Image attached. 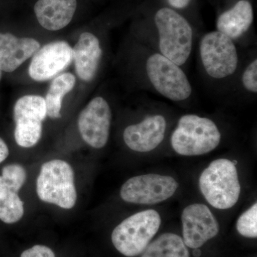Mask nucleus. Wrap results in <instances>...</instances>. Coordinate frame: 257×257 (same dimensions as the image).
Segmentation results:
<instances>
[{
    "mask_svg": "<svg viewBox=\"0 0 257 257\" xmlns=\"http://www.w3.org/2000/svg\"><path fill=\"white\" fill-rule=\"evenodd\" d=\"M0 77H1V69H0Z\"/></svg>",
    "mask_w": 257,
    "mask_h": 257,
    "instance_id": "nucleus-27",
    "label": "nucleus"
},
{
    "mask_svg": "<svg viewBox=\"0 0 257 257\" xmlns=\"http://www.w3.org/2000/svg\"><path fill=\"white\" fill-rule=\"evenodd\" d=\"M199 187L211 207L219 210H227L234 207L241 192L234 162L226 158L212 161L199 176Z\"/></svg>",
    "mask_w": 257,
    "mask_h": 257,
    "instance_id": "nucleus-5",
    "label": "nucleus"
},
{
    "mask_svg": "<svg viewBox=\"0 0 257 257\" xmlns=\"http://www.w3.org/2000/svg\"><path fill=\"white\" fill-rule=\"evenodd\" d=\"M198 60L206 82L219 92H232L242 61L237 44L217 30L199 39Z\"/></svg>",
    "mask_w": 257,
    "mask_h": 257,
    "instance_id": "nucleus-3",
    "label": "nucleus"
},
{
    "mask_svg": "<svg viewBox=\"0 0 257 257\" xmlns=\"http://www.w3.org/2000/svg\"><path fill=\"white\" fill-rule=\"evenodd\" d=\"M20 257H55V254L48 246L35 245L24 251Z\"/></svg>",
    "mask_w": 257,
    "mask_h": 257,
    "instance_id": "nucleus-24",
    "label": "nucleus"
},
{
    "mask_svg": "<svg viewBox=\"0 0 257 257\" xmlns=\"http://www.w3.org/2000/svg\"><path fill=\"white\" fill-rule=\"evenodd\" d=\"M222 133L215 120L197 114L180 116L171 133L173 151L184 157H198L214 151L220 145Z\"/></svg>",
    "mask_w": 257,
    "mask_h": 257,
    "instance_id": "nucleus-4",
    "label": "nucleus"
},
{
    "mask_svg": "<svg viewBox=\"0 0 257 257\" xmlns=\"http://www.w3.org/2000/svg\"><path fill=\"white\" fill-rule=\"evenodd\" d=\"M184 242L187 247H202L217 236L220 230L219 222L206 204L193 203L187 206L181 214Z\"/></svg>",
    "mask_w": 257,
    "mask_h": 257,
    "instance_id": "nucleus-12",
    "label": "nucleus"
},
{
    "mask_svg": "<svg viewBox=\"0 0 257 257\" xmlns=\"http://www.w3.org/2000/svg\"><path fill=\"white\" fill-rule=\"evenodd\" d=\"M162 225V216L155 209L139 211L124 219L111 233V242L121 254L141 255Z\"/></svg>",
    "mask_w": 257,
    "mask_h": 257,
    "instance_id": "nucleus-6",
    "label": "nucleus"
},
{
    "mask_svg": "<svg viewBox=\"0 0 257 257\" xmlns=\"http://www.w3.org/2000/svg\"><path fill=\"white\" fill-rule=\"evenodd\" d=\"M238 233L243 237H257V203L255 202L238 218L236 223Z\"/></svg>",
    "mask_w": 257,
    "mask_h": 257,
    "instance_id": "nucleus-22",
    "label": "nucleus"
},
{
    "mask_svg": "<svg viewBox=\"0 0 257 257\" xmlns=\"http://www.w3.org/2000/svg\"><path fill=\"white\" fill-rule=\"evenodd\" d=\"M72 50L77 75L84 82H91L98 73L104 55L100 40L94 34L84 32Z\"/></svg>",
    "mask_w": 257,
    "mask_h": 257,
    "instance_id": "nucleus-15",
    "label": "nucleus"
},
{
    "mask_svg": "<svg viewBox=\"0 0 257 257\" xmlns=\"http://www.w3.org/2000/svg\"><path fill=\"white\" fill-rule=\"evenodd\" d=\"M37 193L42 201L70 209L77 202L74 174L72 167L63 160H54L42 165L37 179Z\"/></svg>",
    "mask_w": 257,
    "mask_h": 257,
    "instance_id": "nucleus-7",
    "label": "nucleus"
},
{
    "mask_svg": "<svg viewBox=\"0 0 257 257\" xmlns=\"http://www.w3.org/2000/svg\"><path fill=\"white\" fill-rule=\"evenodd\" d=\"M133 67L138 87L179 104L194 97V89L185 69L135 39Z\"/></svg>",
    "mask_w": 257,
    "mask_h": 257,
    "instance_id": "nucleus-1",
    "label": "nucleus"
},
{
    "mask_svg": "<svg viewBox=\"0 0 257 257\" xmlns=\"http://www.w3.org/2000/svg\"><path fill=\"white\" fill-rule=\"evenodd\" d=\"M73 74L66 72L56 77L52 83L45 98L47 114L52 119L61 117L60 110L63 96L71 92L75 85Z\"/></svg>",
    "mask_w": 257,
    "mask_h": 257,
    "instance_id": "nucleus-19",
    "label": "nucleus"
},
{
    "mask_svg": "<svg viewBox=\"0 0 257 257\" xmlns=\"http://www.w3.org/2000/svg\"><path fill=\"white\" fill-rule=\"evenodd\" d=\"M23 214L24 204L18 192L0 184V219L7 224H14Z\"/></svg>",
    "mask_w": 257,
    "mask_h": 257,
    "instance_id": "nucleus-20",
    "label": "nucleus"
},
{
    "mask_svg": "<svg viewBox=\"0 0 257 257\" xmlns=\"http://www.w3.org/2000/svg\"><path fill=\"white\" fill-rule=\"evenodd\" d=\"M76 9L77 0H38L34 8L39 23L50 31H57L67 26Z\"/></svg>",
    "mask_w": 257,
    "mask_h": 257,
    "instance_id": "nucleus-17",
    "label": "nucleus"
},
{
    "mask_svg": "<svg viewBox=\"0 0 257 257\" xmlns=\"http://www.w3.org/2000/svg\"><path fill=\"white\" fill-rule=\"evenodd\" d=\"M239 91L245 97H256L257 94V57L251 55L242 62L232 91Z\"/></svg>",
    "mask_w": 257,
    "mask_h": 257,
    "instance_id": "nucleus-21",
    "label": "nucleus"
},
{
    "mask_svg": "<svg viewBox=\"0 0 257 257\" xmlns=\"http://www.w3.org/2000/svg\"><path fill=\"white\" fill-rule=\"evenodd\" d=\"M141 257H190V253L182 237L165 233L150 243Z\"/></svg>",
    "mask_w": 257,
    "mask_h": 257,
    "instance_id": "nucleus-18",
    "label": "nucleus"
},
{
    "mask_svg": "<svg viewBox=\"0 0 257 257\" xmlns=\"http://www.w3.org/2000/svg\"><path fill=\"white\" fill-rule=\"evenodd\" d=\"M9 155V149L7 146L6 143L0 138V163L4 162Z\"/></svg>",
    "mask_w": 257,
    "mask_h": 257,
    "instance_id": "nucleus-26",
    "label": "nucleus"
},
{
    "mask_svg": "<svg viewBox=\"0 0 257 257\" xmlns=\"http://www.w3.org/2000/svg\"><path fill=\"white\" fill-rule=\"evenodd\" d=\"M135 39L186 70L192 57L195 33L183 15L169 7H163L155 12L151 26Z\"/></svg>",
    "mask_w": 257,
    "mask_h": 257,
    "instance_id": "nucleus-2",
    "label": "nucleus"
},
{
    "mask_svg": "<svg viewBox=\"0 0 257 257\" xmlns=\"http://www.w3.org/2000/svg\"><path fill=\"white\" fill-rule=\"evenodd\" d=\"M26 171L23 166L13 164L5 166L3 169V175L0 176V184L19 192L26 181Z\"/></svg>",
    "mask_w": 257,
    "mask_h": 257,
    "instance_id": "nucleus-23",
    "label": "nucleus"
},
{
    "mask_svg": "<svg viewBox=\"0 0 257 257\" xmlns=\"http://www.w3.org/2000/svg\"><path fill=\"white\" fill-rule=\"evenodd\" d=\"M169 5L174 10H183L190 5L192 0H167Z\"/></svg>",
    "mask_w": 257,
    "mask_h": 257,
    "instance_id": "nucleus-25",
    "label": "nucleus"
},
{
    "mask_svg": "<svg viewBox=\"0 0 257 257\" xmlns=\"http://www.w3.org/2000/svg\"><path fill=\"white\" fill-rule=\"evenodd\" d=\"M73 60V50L64 41L47 44L34 55L30 67V77L37 82L53 78L67 69Z\"/></svg>",
    "mask_w": 257,
    "mask_h": 257,
    "instance_id": "nucleus-13",
    "label": "nucleus"
},
{
    "mask_svg": "<svg viewBox=\"0 0 257 257\" xmlns=\"http://www.w3.org/2000/svg\"><path fill=\"white\" fill-rule=\"evenodd\" d=\"M252 5L248 0H239L229 9L218 17L216 27L218 32L229 37L237 45L246 43L253 23Z\"/></svg>",
    "mask_w": 257,
    "mask_h": 257,
    "instance_id": "nucleus-14",
    "label": "nucleus"
},
{
    "mask_svg": "<svg viewBox=\"0 0 257 257\" xmlns=\"http://www.w3.org/2000/svg\"><path fill=\"white\" fill-rule=\"evenodd\" d=\"M159 109L147 111L141 119L124 128L123 141L132 151L150 153L165 141L169 132L170 118Z\"/></svg>",
    "mask_w": 257,
    "mask_h": 257,
    "instance_id": "nucleus-9",
    "label": "nucleus"
},
{
    "mask_svg": "<svg viewBox=\"0 0 257 257\" xmlns=\"http://www.w3.org/2000/svg\"><path fill=\"white\" fill-rule=\"evenodd\" d=\"M45 98L38 95L22 96L14 107L16 123L15 138L19 146L30 148L40 141L42 122L47 116Z\"/></svg>",
    "mask_w": 257,
    "mask_h": 257,
    "instance_id": "nucleus-10",
    "label": "nucleus"
},
{
    "mask_svg": "<svg viewBox=\"0 0 257 257\" xmlns=\"http://www.w3.org/2000/svg\"><path fill=\"white\" fill-rule=\"evenodd\" d=\"M112 112L109 102L103 96L93 98L79 114V133L89 146L101 149L109 141Z\"/></svg>",
    "mask_w": 257,
    "mask_h": 257,
    "instance_id": "nucleus-11",
    "label": "nucleus"
},
{
    "mask_svg": "<svg viewBox=\"0 0 257 257\" xmlns=\"http://www.w3.org/2000/svg\"><path fill=\"white\" fill-rule=\"evenodd\" d=\"M178 188V182L172 176L145 174L126 181L120 189V197L130 204L155 205L174 197Z\"/></svg>",
    "mask_w": 257,
    "mask_h": 257,
    "instance_id": "nucleus-8",
    "label": "nucleus"
},
{
    "mask_svg": "<svg viewBox=\"0 0 257 257\" xmlns=\"http://www.w3.org/2000/svg\"><path fill=\"white\" fill-rule=\"evenodd\" d=\"M40 49V42L35 39L0 33V69L13 72Z\"/></svg>",
    "mask_w": 257,
    "mask_h": 257,
    "instance_id": "nucleus-16",
    "label": "nucleus"
}]
</instances>
